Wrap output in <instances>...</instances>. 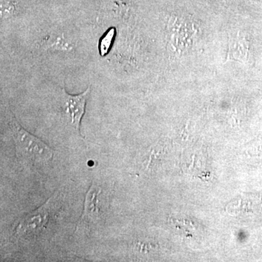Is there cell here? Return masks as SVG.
Listing matches in <instances>:
<instances>
[{
	"instance_id": "6da1fadb",
	"label": "cell",
	"mask_w": 262,
	"mask_h": 262,
	"mask_svg": "<svg viewBox=\"0 0 262 262\" xmlns=\"http://www.w3.org/2000/svg\"><path fill=\"white\" fill-rule=\"evenodd\" d=\"M10 127L15 143L17 155L20 159L42 162L52 159L53 151L36 136L25 130L14 117L10 121Z\"/></svg>"
},
{
	"instance_id": "7a4b0ae2",
	"label": "cell",
	"mask_w": 262,
	"mask_h": 262,
	"mask_svg": "<svg viewBox=\"0 0 262 262\" xmlns=\"http://www.w3.org/2000/svg\"><path fill=\"white\" fill-rule=\"evenodd\" d=\"M55 196H52L37 210L24 216L15 228L16 234L20 236H24L27 234H36L39 231L42 230L49 222L52 207L55 201L53 200Z\"/></svg>"
},
{
	"instance_id": "3957f363",
	"label": "cell",
	"mask_w": 262,
	"mask_h": 262,
	"mask_svg": "<svg viewBox=\"0 0 262 262\" xmlns=\"http://www.w3.org/2000/svg\"><path fill=\"white\" fill-rule=\"evenodd\" d=\"M91 88L80 94L71 95L62 89L61 107L71 125L80 134V122L85 111L86 103L89 99Z\"/></svg>"
},
{
	"instance_id": "277c9868",
	"label": "cell",
	"mask_w": 262,
	"mask_h": 262,
	"mask_svg": "<svg viewBox=\"0 0 262 262\" xmlns=\"http://www.w3.org/2000/svg\"><path fill=\"white\" fill-rule=\"evenodd\" d=\"M101 193V189L93 184L90 188L86 195L84 209L82 220H96L99 215L100 209L98 208V195Z\"/></svg>"
}]
</instances>
